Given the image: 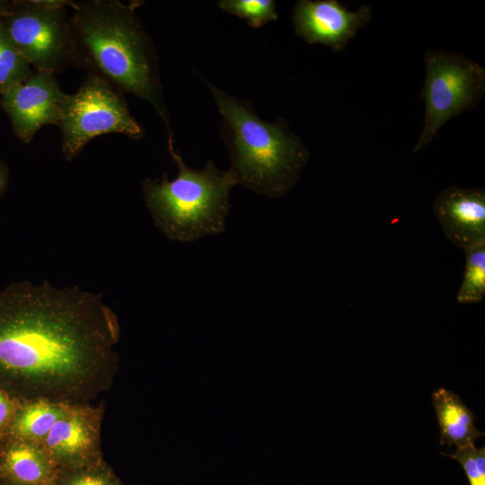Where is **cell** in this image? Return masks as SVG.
Listing matches in <instances>:
<instances>
[{"instance_id":"obj_1","label":"cell","mask_w":485,"mask_h":485,"mask_svg":"<svg viewBox=\"0 0 485 485\" xmlns=\"http://www.w3.org/2000/svg\"><path fill=\"white\" fill-rule=\"evenodd\" d=\"M102 295L21 281L0 291V389L20 403H90L118 371L120 327Z\"/></svg>"},{"instance_id":"obj_2","label":"cell","mask_w":485,"mask_h":485,"mask_svg":"<svg viewBox=\"0 0 485 485\" xmlns=\"http://www.w3.org/2000/svg\"><path fill=\"white\" fill-rule=\"evenodd\" d=\"M141 4L140 1H75L70 7L74 66L150 104L172 136L157 48L136 11Z\"/></svg>"},{"instance_id":"obj_3","label":"cell","mask_w":485,"mask_h":485,"mask_svg":"<svg viewBox=\"0 0 485 485\" xmlns=\"http://www.w3.org/2000/svg\"><path fill=\"white\" fill-rule=\"evenodd\" d=\"M222 118L220 135L238 184L268 198L291 190L310 152L286 119L263 120L247 100H239L204 79Z\"/></svg>"},{"instance_id":"obj_4","label":"cell","mask_w":485,"mask_h":485,"mask_svg":"<svg viewBox=\"0 0 485 485\" xmlns=\"http://www.w3.org/2000/svg\"><path fill=\"white\" fill-rule=\"evenodd\" d=\"M167 150L178 168L169 181L147 178L143 181L144 199L155 225L172 240L191 242L222 233L228 214L229 193L238 184L229 169L219 170L212 161L198 170L190 168L174 149L172 136Z\"/></svg>"},{"instance_id":"obj_5","label":"cell","mask_w":485,"mask_h":485,"mask_svg":"<svg viewBox=\"0 0 485 485\" xmlns=\"http://www.w3.org/2000/svg\"><path fill=\"white\" fill-rule=\"evenodd\" d=\"M61 152L73 161L94 137L121 134L133 140L145 135L142 125L131 114L124 94L104 79L87 75L77 91L66 94L57 126Z\"/></svg>"},{"instance_id":"obj_6","label":"cell","mask_w":485,"mask_h":485,"mask_svg":"<svg viewBox=\"0 0 485 485\" xmlns=\"http://www.w3.org/2000/svg\"><path fill=\"white\" fill-rule=\"evenodd\" d=\"M69 0H14L0 19L13 43L37 71L74 66Z\"/></svg>"},{"instance_id":"obj_7","label":"cell","mask_w":485,"mask_h":485,"mask_svg":"<svg viewBox=\"0 0 485 485\" xmlns=\"http://www.w3.org/2000/svg\"><path fill=\"white\" fill-rule=\"evenodd\" d=\"M426 76L420 99L423 129L413 154L424 149L451 119L479 104L485 91V69L463 53L430 49L424 57Z\"/></svg>"},{"instance_id":"obj_8","label":"cell","mask_w":485,"mask_h":485,"mask_svg":"<svg viewBox=\"0 0 485 485\" xmlns=\"http://www.w3.org/2000/svg\"><path fill=\"white\" fill-rule=\"evenodd\" d=\"M55 75L33 70L25 80L0 95V105L9 117L14 135L24 144L30 143L42 127L59 124L66 93Z\"/></svg>"},{"instance_id":"obj_9","label":"cell","mask_w":485,"mask_h":485,"mask_svg":"<svg viewBox=\"0 0 485 485\" xmlns=\"http://www.w3.org/2000/svg\"><path fill=\"white\" fill-rule=\"evenodd\" d=\"M105 405L73 404L40 444L57 468L85 465L103 458L101 429Z\"/></svg>"},{"instance_id":"obj_10","label":"cell","mask_w":485,"mask_h":485,"mask_svg":"<svg viewBox=\"0 0 485 485\" xmlns=\"http://www.w3.org/2000/svg\"><path fill=\"white\" fill-rule=\"evenodd\" d=\"M371 19V6L364 4L350 11L338 0H299L292 13L298 36L308 44H322L333 52L343 51Z\"/></svg>"},{"instance_id":"obj_11","label":"cell","mask_w":485,"mask_h":485,"mask_svg":"<svg viewBox=\"0 0 485 485\" xmlns=\"http://www.w3.org/2000/svg\"><path fill=\"white\" fill-rule=\"evenodd\" d=\"M433 214L445 238L465 251L485 243V190L450 185L433 203Z\"/></svg>"},{"instance_id":"obj_12","label":"cell","mask_w":485,"mask_h":485,"mask_svg":"<svg viewBox=\"0 0 485 485\" xmlns=\"http://www.w3.org/2000/svg\"><path fill=\"white\" fill-rule=\"evenodd\" d=\"M57 468L40 445L10 436L0 439V480L52 485Z\"/></svg>"},{"instance_id":"obj_13","label":"cell","mask_w":485,"mask_h":485,"mask_svg":"<svg viewBox=\"0 0 485 485\" xmlns=\"http://www.w3.org/2000/svg\"><path fill=\"white\" fill-rule=\"evenodd\" d=\"M440 428V445L463 448L474 445L477 438L484 436L474 425L475 415L454 392L445 388L432 394Z\"/></svg>"},{"instance_id":"obj_14","label":"cell","mask_w":485,"mask_h":485,"mask_svg":"<svg viewBox=\"0 0 485 485\" xmlns=\"http://www.w3.org/2000/svg\"><path fill=\"white\" fill-rule=\"evenodd\" d=\"M73 405V404H72ZM71 404L32 401L20 404L6 436L40 444Z\"/></svg>"},{"instance_id":"obj_15","label":"cell","mask_w":485,"mask_h":485,"mask_svg":"<svg viewBox=\"0 0 485 485\" xmlns=\"http://www.w3.org/2000/svg\"><path fill=\"white\" fill-rule=\"evenodd\" d=\"M463 279L456 294L458 304H471L485 297V243L464 251Z\"/></svg>"},{"instance_id":"obj_16","label":"cell","mask_w":485,"mask_h":485,"mask_svg":"<svg viewBox=\"0 0 485 485\" xmlns=\"http://www.w3.org/2000/svg\"><path fill=\"white\" fill-rule=\"evenodd\" d=\"M52 485H123L104 459L93 463L57 468Z\"/></svg>"},{"instance_id":"obj_17","label":"cell","mask_w":485,"mask_h":485,"mask_svg":"<svg viewBox=\"0 0 485 485\" xmlns=\"http://www.w3.org/2000/svg\"><path fill=\"white\" fill-rule=\"evenodd\" d=\"M33 70L15 48L0 20V95L25 80Z\"/></svg>"},{"instance_id":"obj_18","label":"cell","mask_w":485,"mask_h":485,"mask_svg":"<svg viewBox=\"0 0 485 485\" xmlns=\"http://www.w3.org/2000/svg\"><path fill=\"white\" fill-rule=\"evenodd\" d=\"M217 4L223 12L245 20L255 29L278 19L273 0H221Z\"/></svg>"},{"instance_id":"obj_19","label":"cell","mask_w":485,"mask_h":485,"mask_svg":"<svg viewBox=\"0 0 485 485\" xmlns=\"http://www.w3.org/2000/svg\"><path fill=\"white\" fill-rule=\"evenodd\" d=\"M457 461L463 467L470 485H485V447L470 445L457 448L453 454H443Z\"/></svg>"},{"instance_id":"obj_20","label":"cell","mask_w":485,"mask_h":485,"mask_svg":"<svg viewBox=\"0 0 485 485\" xmlns=\"http://www.w3.org/2000/svg\"><path fill=\"white\" fill-rule=\"evenodd\" d=\"M20 404L18 401L0 389V439L6 436Z\"/></svg>"},{"instance_id":"obj_21","label":"cell","mask_w":485,"mask_h":485,"mask_svg":"<svg viewBox=\"0 0 485 485\" xmlns=\"http://www.w3.org/2000/svg\"><path fill=\"white\" fill-rule=\"evenodd\" d=\"M8 169L6 165L0 159V198L4 193V190L8 184Z\"/></svg>"},{"instance_id":"obj_22","label":"cell","mask_w":485,"mask_h":485,"mask_svg":"<svg viewBox=\"0 0 485 485\" xmlns=\"http://www.w3.org/2000/svg\"><path fill=\"white\" fill-rule=\"evenodd\" d=\"M11 1L0 0V19L5 14Z\"/></svg>"},{"instance_id":"obj_23","label":"cell","mask_w":485,"mask_h":485,"mask_svg":"<svg viewBox=\"0 0 485 485\" xmlns=\"http://www.w3.org/2000/svg\"><path fill=\"white\" fill-rule=\"evenodd\" d=\"M0 485H28V484L15 483L12 481L0 480Z\"/></svg>"}]
</instances>
